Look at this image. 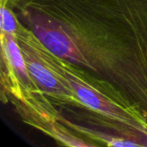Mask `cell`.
<instances>
[{
	"label": "cell",
	"instance_id": "cell-1",
	"mask_svg": "<svg viewBox=\"0 0 147 147\" xmlns=\"http://www.w3.org/2000/svg\"><path fill=\"white\" fill-rule=\"evenodd\" d=\"M53 54L147 121V0H7Z\"/></svg>",
	"mask_w": 147,
	"mask_h": 147
},
{
	"label": "cell",
	"instance_id": "cell-2",
	"mask_svg": "<svg viewBox=\"0 0 147 147\" xmlns=\"http://www.w3.org/2000/svg\"><path fill=\"white\" fill-rule=\"evenodd\" d=\"M53 65L65 78L82 105L147 134V121L101 83L47 49Z\"/></svg>",
	"mask_w": 147,
	"mask_h": 147
},
{
	"label": "cell",
	"instance_id": "cell-3",
	"mask_svg": "<svg viewBox=\"0 0 147 147\" xmlns=\"http://www.w3.org/2000/svg\"><path fill=\"white\" fill-rule=\"evenodd\" d=\"M3 103L9 102L22 121L48 135L61 146H99L60 121V114L52 101L40 90H28L20 85L1 95Z\"/></svg>",
	"mask_w": 147,
	"mask_h": 147
},
{
	"label": "cell",
	"instance_id": "cell-4",
	"mask_svg": "<svg viewBox=\"0 0 147 147\" xmlns=\"http://www.w3.org/2000/svg\"><path fill=\"white\" fill-rule=\"evenodd\" d=\"M60 121L99 146H147V134L84 105H55Z\"/></svg>",
	"mask_w": 147,
	"mask_h": 147
},
{
	"label": "cell",
	"instance_id": "cell-5",
	"mask_svg": "<svg viewBox=\"0 0 147 147\" xmlns=\"http://www.w3.org/2000/svg\"><path fill=\"white\" fill-rule=\"evenodd\" d=\"M16 35L28 71L39 90L54 105H82L68 81L49 60L47 49L40 40L20 22Z\"/></svg>",
	"mask_w": 147,
	"mask_h": 147
}]
</instances>
